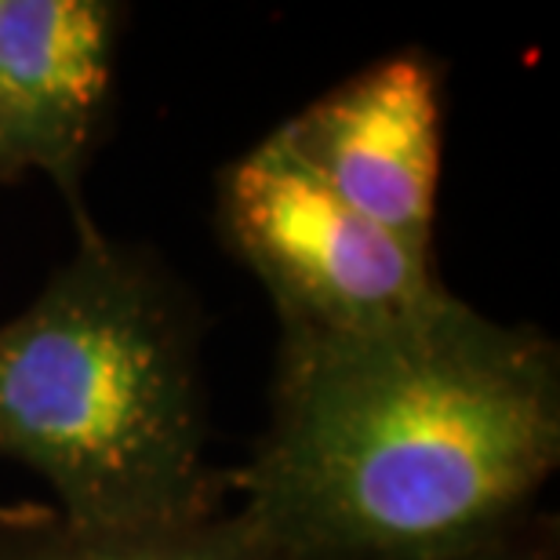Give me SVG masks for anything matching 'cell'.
<instances>
[{
	"label": "cell",
	"instance_id": "obj_7",
	"mask_svg": "<svg viewBox=\"0 0 560 560\" xmlns=\"http://www.w3.org/2000/svg\"><path fill=\"white\" fill-rule=\"evenodd\" d=\"M444 560H560L557 557V517H546L542 510H532L528 517L502 528L499 535H491V539Z\"/></svg>",
	"mask_w": 560,
	"mask_h": 560
},
{
	"label": "cell",
	"instance_id": "obj_2",
	"mask_svg": "<svg viewBox=\"0 0 560 560\" xmlns=\"http://www.w3.org/2000/svg\"><path fill=\"white\" fill-rule=\"evenodd\" d=\"M0 458L33 469L55 513L136 532L222 513L208 458L200 313L167 266L103 230L0 324Z\"/></svg>",
	"mask_w": 560,
	"mask_h": 560
},
{
	"label": "cell",
	"instance_id": "obj_5",
	"mask_svg": "<svg viewBox=\"0 0 560 560\" xmlns=\"http://www.w3.org/2000/svg\"><path fill=\"white\" fill-rule=\"evenodd\" d=\"M128 8L114 0H0V150L11 178L40 172L95 230L84 178L106 139Z\"/></svg>",
	"mask_w": 560,
	"mask_h": 560
},
{
	"label": "cell",
	"instance_id": "obj_1",
	"mask_svg": "<svg viewBox=\"0 0 560 560\" xmlns=\"http://www.w3.org/2000/svg\"><path fill=\"white\" fill-rule=\"evenodd\" d=\"M560 346L444 291L408 320L280 335L233 510L284 560H444L539 510Z\"/></svg>",
	"mask_w": 560,
	"mask_h": 560
},
{
	"label": "cell",
	"instance_id": "obj_4",
	"mask_svg": "<svg viewBox=\"0 0 560 560\" xmlns=\"http://www.w3.org/2000/svg\"><path fill=\"white\" fill-rule=\"evenodd\" d=\"M444 81L433 51L400 48L273 128L335 197L425 259L436 230Z\"/></svg>",
	"mask_w": 560,
	"mask_h": 560
},
{
	"label": "cell",
	"instance_id": "obj_3",
	"mask_svg": "<svg viewBox=\"0 0 560 560\" xmlns=\"http://www.w3.org/2000/svg\"><path fill=\"white\" fill-rule=\"evenodd\" d=\"M219 237L270 295L280 335H353L444 295L433 259L331 194L270 131L219 172Z\"/></svg>",
	"mask_w": 560,
	"mask_h": 560
},
{
	"label": "cell",
	"instance_id": "obj_8",
	"mask_svg": "<svg viewBox=\"0 0 560 560\" xmlns=\"http://www.w3.org/2000/svg\"><path fill=\"white\" fill-rule=\"evenodd\" d=\"M8 183H15V178H11V167L4 161V150H0V186H8Z\"/></svg>",
	"mask_w": 560,
	"mask_h": 560
},
{
	"label": "cell",
	"instance_id": "obj_6",
	"mask_svg": "<svg viewBox=\"0 0 560 560\" xmlns=\"http://www.w3.org/2000/svg\"><path fill=\"white\" fill-rule=\"evenodd\" d=\"M0 560H284L237 513L167 528H81L51 506H0Z\"/></svg>",
	"mask_w": 560,
	"mask_h": 560
}]
</instances>
